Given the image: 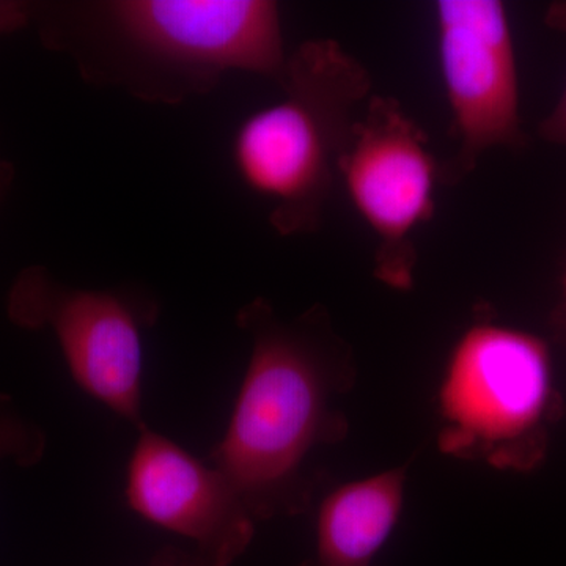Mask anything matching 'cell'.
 <instances>
[{"instance_id": "obj_4", "label": "cell", "mask_w": 566, "mask_h": 566, "mask_svg": "<svg viewBox=\"0 0 566 566\" xmlns=\"http://www.w3.org/2000/svg\"><path fill=\"white\" fill-rule=\"evenodd\" d=\"M551 403V359L543 340L476 323L457 342L442 379L441 449L499 468H526L542 455Z\"/></svg>"}, {"instance_id": "obj_12", "label": "cell", "mask_w": 566, "mask_h": 566, "mask_svg": "<svg viewBox=\"0 0 566 566\" xmlns=\"http://www.w3.org/2000/svg\"><path fill=\"white\" fill-rule=\"evenodd\" d=\"M539 136L551 144L566 147V87L554 111L542 122Z\"/></svg>"}, {"instance_id": "obj_15", "label": "cell", "mask_w": 566, "mask_h": 566, "mask_svg": "<svg viewBox=\"0 0 566 566\" xmlns=\"http://www.w3.org/2000/svg\"><path fill=\"white\" fill-rule=\"evenodd\" d=\"M565 290H566V279H565Z\"/></svg>"}, {"instance_id": "obj_6", "label": "cell", "mask_w": 566, "mask_h": 566, "mask_svg": "<svg viewBox=\"0 0 566 566\" xmlns=\"http://www.w3.org/2000/svg\"><path fill=\"white\" fill-rule=\"evenodd\" d=\"M349 200L378 238V277L397 289L412 283L411 234L434 212L436 163L423 129L400 103L370 96L337 166Z\"/></svg>"}, {"instance_id": "obj_5", "label": "cell", "mask_w": 566, "mask_h": 566, "mask_svg": "<svg viewBox=\"0 0 566 566\" xmlns=\"http://www.w3.org/2000/svg\"><path fill=\"white\" fill-rule=\"evenodd\" d=\"M7 315L22 329L50 331L77 387L137 431L148 427L142 375L144 334L159 316L155 297L125 286L77 289L32 266L14 279Z\"/></svg>"}, {"instance_id": "obj_3", "label": "cell", "mask_w": 566, "mask_h": 566, "mask_svg": "<svg viewBox=\"0 0 566 566\" xmlns=\"http://www.w3.org/2000/svg\"><path fill=\"white\" fill-rule=\"evenodd\" d=\"M281 99L253 111L234 132L238 178L270 205L279 234L314 233L359 107L370 98L363 63L334 40H312L289 55Z\"/></svg>"}, {"instance_id": "obj_14", "label": "cell", "mask_w": 566, "mask_h": 566, "mask_svg": "<svg viewBox=\"0 0 566 566\" xmlns=\"http://www.w3.org/2000/svg\"><path fill=\"white\" fill-rule=\"evenodd\" d=\"M11 175H13V169H11L10 164L0 163V196L6 191L7 186L10 185Z\"/></svg>"}, {"instance_id": "obj_10", "label": "cell", "mask_w": 566, "mask_h": 566, "mask_svg": "<svg viewBox=\"0 0 566 566\" xmlns=\"http://www.w3.org/2000/svg\"><path fill=\"white\" fill-rule=\"evenodd\" d=\"M46 444L43 428L22 415L9 394L0 392V463L33 468L43 460Z\"/></svg>"}, {"instance_id": "obj_13", "label": "cell", "mask_w": 566, "mask_h": 566, "mask_svg": "<svg viewBox=\"0 0 566 566\" xmlns=\"http://www.w3.org/2000/svg\"><path fill=\"white\" fill-rule=\"evenodd\" d=\"M150 566H212L193 551L180 549L177 546H164L153 556Z\"/></svg>"}, {"instance_id": "obj_7", "label": "cell", "mask_w": 566, "mask_h": 566, "mask_svg": "<svg viewBox=\"0 0 566 566\" xmlns=\"http://www.w3.org/2000/svg\"><path fill=\"white\" fill-rule=\"evenodd\" d=\"M439 63L460 148L441 169L449 185L472 172L494 147H517L520 84L505 6L497 0L436 3Z\"/></svg>"}, {"instance_id": "obj_1", "label": "cell", "mask_w": 566, "mask_h": 566, "mask_svg": "<svg viewBox=\"0 0 566 566\" xmlns=\"http://www.w3.org/2000/svg\"><path fill=\"white\" fill-rule=\"evenodd\" d=\"M251 357L229 427L208 455L253 520L303 513L312 502L316 450L346 434L338 401L353 386L352 349L327 312L283 319L262 297L238 311Z\"/></svg>"}, {"instance_id": "obj_8", "label": "cell", "mask_w": 566, "mask_h": 566, "mask_svg": "<svg viewBox=\"0 0 566 566\" xmlns=\"http://www.w3.org/2000/svg\"><path fill=\"white\" fill-rule=\"evenodd\" d=\"M129 509L155 526L191 539L212 566H232L253 538V517L219 469L145 427L126 469Z\"/></svg>"}, {"instance_id": "obj_9", "label": "cell", "mask_w": 566, "mask_h": 566, "mask_svg": "<svg viewBox=\"0 0 566 566\" xmlns=\"http://www.w3.org/2000/svg\"><path fill=\"white\" fill-rule=\"evenodd\" d=\"M403 499V469L337 488L319 506L314 556L301 566H375Z\"/></svg>"}, {"instance_id": "obj_11", "label": "cell", "mask_w": 566, "mask_h": 566, "mask_svg": "<svg viewBox=\"0 0 566 566\" xmlns=\"http://www.w3.org/2000/svg\"><path fill=\"white\" fill-rule=\"evenodd\" d=\"M33 10L28 3L0 0V35L21 31L32 20Z\"/></svg>"}, {"instance_id": "obj_2", "label": "cell", "mask_w": 566, "mask_h": 566, "mask_svg": "<svg viewBox=\"0 0 566 566\" xmlns=\"http://www.w3.org/2000/svg\"><path fill=\"white\" fill-rule=\"evenodd\" d=\"M85 13L88 43L112 55L85 76L148 102L180 103L237 71L279 82L289 62L271 0H112Z\"/></svg>"}]
</instances>
